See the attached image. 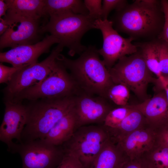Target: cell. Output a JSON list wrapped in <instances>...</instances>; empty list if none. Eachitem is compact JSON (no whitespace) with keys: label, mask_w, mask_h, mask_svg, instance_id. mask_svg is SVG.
<instances>
[{"label":"cell","mask_w":168,"mask_h":168,"mask_svg":"<svg viewBox=\"0 0 168 168\" xmlns=\"http://www.w3.org/2000/svg\"><path fill=\"white\" fill-rule=\"evenodd\" d=\"M130 91L124 85L114 84L108 91L107 98L113 104L119 106L127 105Z\"/></svg>","instance_id":"cb8c5ba5"},{"label":"cell","mask_w":168,"mask_h":168,"mask_svg":"<svg viewBox=\"0 0 168 168\" xmlns=\"http://www.w3.org/2000/svg\"><path fill=\"white\" fill-rule=\"evenodd\" d=\"M117 145L110 139L95 158L89 168H120L126 160Z\"/></svg>","instance_id":"ffe728a7"},{"label":"cell","mask_w":168,"mask_h":168,"mask_svg":"<svg viewBox=\"0 0 168 168\" xmlns=\"http://www.w3.org/2000/svg\"><path fill=\"white\" fill-rule=\"evenodd\" d=\"M49 21L41 29L44 34L49 33L58 39V44L63 48L68 49V54L73 56L81 55L87 47L81 43L84 35L91 29H96V20L88 15L65 13L49 17Z\"/></svg>","instance_id":"277c9868"},{"label":"cell","mask_w":168,"mask_h":168,"mask_svg":"<svg viewBox=\"0 0 168 168\" xmlns=\"http://www.w3.org/2000/svg\"><path fill=\"white\" fill-rule=\"evenodd\" d=\"M12 25L0 37V48L36 44L43 39L41 20H24Z\"/></svg>","instance_id":"4fadbf2b"},{"label":"cell","mask_w":168,"mask_h":168,"mask_svg":"<svg viewBox=\"0 0 168 168\" xmlns=\"http://www.w3.org/2000/svg\"><path fill=\"white\" fill-rule=\"evenodd\" d=\"M83 1L88 11V15L96 20L101 19L102 1L84 0Z\"/></svg>","instance_id":"83f0119b"},{"label":"cell","mask_w":168,"mask_h":168,"mask_svg":"<svg viewBox=\"0 0 168 168\" xmlns=\"http://www.w3.org/2000/svg\"><path fill=\"white\" fill-rule=\"evenodd\" d=\"M158 57L160 68L162 76L168 77V44L158 39Z\"/></svg>","instance_id":"484cf974"},{"label":"cell","mask_w":168,"mask_h":168,"mask_svg":"<svg viewBox=\"0 0 168 168\" xmlns=\"http://www.w3.org/2000/svg\"><path fill=\"white\" fill-rule=\"evenodd\" d=\"M96 29L100 30L103 39L102 47L98 50L108 69L112 68L121 58L136 53L137 46L132 42V37L124 38L114 28L111 21L107 19L96 20Z\"/></svg>","instance_id":"9c48e42d"},{"label":"cell","mask_w":168,"mask_h":168,"mask_svg":"<svg viewBox=\"0 0 168 168\" xmlns=\"http://www.w3.org/2000/svg\"><path fill=\"white\" fill-rule=\"evenodd\" d=\"M155 91L152 98L132 105L143 114L149 124L159 128L168 123V106L165 91Z\"/></svg>","instance_id":"e0dca14e"},{"label":"cell","mask_w":168,"mask_h":168,"mask_svg":"<svg viewBox=\"0 0 168 168\" xmlns=\"http://www.w3.org/2000/svg\"><path fill=\"white\" fill-rule=\"evenodd\" d=\"M164 78L166 82V86H168V77H164Z\"/></svg>","instance_id":"8d00e7d4"},{"label":"cell","mask_w":168,"mask_h":168,"mask_svg":"<svg viewBox=\"0 0 168 168\" xmlns=\"http://www.w3.org/2000/svg\"><path fill=\"white\" fill-rule=\"evenodd\" d=\"M162 89H163L165 91L167 105L168 106V86H166L163 87Z\"/></svg>","instance_id":"d590c367"},{"label":"cell","mask_w":168,"mask_h":168,"mask_svg":"<svg viewBox=\"0 0 168 168\" xmlns=\"http://www.w3.org/2000/svg\"><path fill=\"white\" fill-rule=\"evenodd\" d=\"M10 27L5 20L2 18H0V35L3 34Z\"/></svg>","instance_id":"e575fe53"},{"label":"cell","mask_w":168,"mask_h":168,"mask_svg":"<svg viewBox=\"0 0 168 168\" xmlns=\"http://www.w3.org/2000/svg\"><path fill=\"white\" fill-rule=\"evenodd\" d=\"M128 4L126 0H103L102 1L101 19H107L110 12L115 10L119 11L123 9Z\"/></svg>","instance_id":"4316f807"},{"label":"cell","mask_w":168,"mask_h":168,"mask_svg":"<svg viewBox=\"0 0 168 168\" xmlns=\"http://www.w3.org/2000/svg\"><path fill=\"white\" fill-rule=\"evenodd\" d=\"M147 156L142 158L148 168H168V148L156 144Z\"/></svg>","instance_id":"603a6c76"},{"label":"cell","mask_w":168,"mask_h":168,"mask_svg":"<svg viewBox=\"0 0 168 168\" xmlns=\"http://www.w3.org/2000/svg\"><path fill=\"white\" fill-rule=\"evenodd\" d=\"M156 133V143L157 145L168 148V123L159 127Z\"/></svg>","instance_id":"1f68e13d"},{"label":"cell","mask_w":168,"mask_h":168,"mask_svg":"<svg viewBox=\"0 0 168 168\" xmlns=\"http://www.w3.org/2000/svg\"><path fill=\"white\" fill-rule=\"evenodd\" d=\"M120 168H148L143 158L140 157L133 160L127 158L122 163Z\"/></svg>","instance_id":"d6a6232c"},{"label":"cell","mask_w":168,"mask_h":168,"mask_svg":"<svg viewBox=\"0 0 168 168\" xmlns=\"http://www.w3.org/2000/svg\"><path fill=\"white\" fill-rule=\"evenodd\" d=\"M76 96L30 101L26 106L27 119L23 134L30 141L44 139L54 126L74 107Z\"/></svg>","instance_id":"3957f363"},{"label":"cell","mask_w":168,"mask_h":168,"mask_svg":"<svg viewBox=\"0 0 168 168\" xmlns=\"http://www.w3.org/2000/svg\"><path fill=\"white\" fill-rule=\"evenodd\" d=\"M45 16L65 13L88 15V11L83 1L81 0H44Z\"/></svg>","instance_id":"44dd1931"},{"label":"cell","mask_w":168,"mask_h":168,"mask_svg":"<svg viewBox=\"0 0 168 168\" xmlns=\"http://www.w3.org/2000/svg\"><path fill=\"white\" fill-rule=\"evenodd\" d=\"M60 43L55 37L47 35L40 41L30 45H23L0 53V61L11 64L12 67L23 68L37 63L42 54L49 52L54 44Z\"/></svg>","instance_id":"7c38bea8"},{"label":"cell","mask_w":168,"mask_h":168,"mask_svg":"<svg viewBox=\"0 0 168 168\" xmlns=\"http://www.w3.org/2000/svg\"><path fill=\"white\" fill-rule=\"evenodd\" d=\"M161 4L165 16V23L162 31L158 38L168 44V1H161Z\"/></svg>","instance_id":"4dcf8cb0"},{"label":"cell","mask_w":168,"mask_h":168,"mask_svg":"<svg viewBox=\"0 0 168 168\" xmlns=\"http://www.w3.org/2000/svg\"><path fill=\"white\" fill-rule=\"evenodd\" d=\"M133 108L132 105L114 108L107 115L104 125L109 128H117Z\"/></svg>","instance_id":"d4e9b609"},{"label":"cell","mask_w":168,"mask_h":168,"mask_svg":"<svg viewBox=\"0 0 168 168\" xmlns=\"http://www.w3.org/2000/svg\"><path fill=\"white\" fill-rule=\"evenodd\" d=\"M117 145L128 159L133 160L142 157L156 145V133L143 128L136 130L117 140Z\"/></svg>","instance_id":"9a60e30c"},{"label":"cell","mask_w":168,"mask_h":168,"mask_svg":"<svg viewBox=\"0 0 168 168\" xmlns=\"http://www.w3.org/2000/svg\"><path fill=\"white\" fill-rule=\"evenodd\" d=\"M63 48L58 44L44 60L23 68L16 72L2 90L4 102H13L22 91L44 80L51 72L58 56Z\"/></svg>","instance_id":"ba28073f"},{"label":"cell","mask_w":168,"mask_h":168,"mask_svg":"<svg viewBox=\"0 0 168 168\" xmlns=\"http://www.w3.org/2000/svg\"><path fill=\"white\" fill-rule=\"evenodd\" d=\"M128 114L116 128H112V133L116 140L139 129L148 123L144 115L133 107Z\"/></svg>","instance_id":"7402d4cb"},{"label":"cell","mask_w":168,"mask_h":168,"mask_svg":"<svg viewBox=\"0 0 168 168\" xmlns=\"http://www.w3.org/2000/svg\"><path fill=\"white\" fill-rule=\"evenodd\" d=\"M56 168H84L78 159L73 155L65 152Z\"/></svg>","instance_id":"f1b7e54d"},{"label":"cell","mask_w":168,"mask_h":168,"mask_svg":"<svg viewBox=\"0 0 168 168\" xmlns=\"http://www.w3.org/2000/svg\"><path fill=\"white\" fill-rule=\"evenodd\" d=\"M57 146L40 139L23 145L20 150L23 168H52L63 156Z\"/></svg>","instance_id":"8fae6325"},{"label":"cell","mask_w":168,"mask_h":168,"mask_svg":"<svg viewBox=\"0 0 168 168\" xmlns=\"http://www.w3.org/2000/svg\"><path fill=\"white\" fill-rule=\"evenodd\" d=\"M108 70L114 84L125 85L142 102L150 98L148 86L151 83L155 84L157 78L153 77L138 50L122 58Z\"/></svg>","instance_id":"5b68a950"},{"label":"cell","mask_w":168,"mask_h":168,"mask_svg":"<svg viewBox=\"0 0 168 168\" xmlns=\"http://www.w3.org/2000/svg\"><path fill=\"white\" fill-rule=\"evenodd\" d=\"M21 69L13 67H8L0 63V83H5L7 84L10 81L14 74Z\"/></svg>","instance_id":"f546056e"},{"label":"cell","mask_w":168,"mask_h":168,"mask_svg":"<svg viewBox=\"0 0 168 168\" xmlns=\"http://www.w3.org/2000/svg\"><path fill=\"white\" fill-rule=\"evenodd\" d=\"M118 32L128 35L141 42L158 38L165 23L161 1L136 0L123 9L115 12L110 20Z\"/></svg>","instance_id":"6da1fadb"},{"label":"cell","mask_w":168,"mask_h":168,"mask_svg":"<svg viewBox=\"0 0 168 168\" xmlns=\"http://www.w3.org/2000/svg\"><path fill=\"white\" fill-rule=\"evenodd\" d=\"M113 104L104 97L81 92L76 96L74 106L78 128L93 124H104L105 118L114 108Z\"/></svg>","instance_id":"30bf717a"},{"label":"cell","mask_w":168,"mask_h":168,"mask_svg":"<svg viewBox=\"0 0 168 168\" xmlns=\"http://www.w3.org/2000/svg\"><path fill=\"white\" fill-rule=\"evenodd\" d=\"M76 129L74 107L54 126L41 140L50 144L58 146L69 140Z\"/></svg>","instance_id":"ac0fdd59"},{"label":"cell","mask_w":168,"mask_h":168,"mask_svg":"<svg viewBox=\"0 0 168 168\" xmlns=\"http://www.w3.org/2000/svg\"><path fill=\"white\" fill-rule=\"evenodd\" d=\"M8 9L3 17L10 26L24 20H41L44 0H5Z\"/></svg>","instance_id":"2e32d148"},{"label":"cell","mask_w":168,"mask_h":168,"mask_svg":"<svg viewBox=\"0 0 168 168\" xmlns=\"http://www.w3.org/2000/svg\"><path fill=\"white\" fill-rule=\"evenodd\" d=\"M104 125H87L76 129L65 143V152L77 157L84 168H89L93 161L110 139Z\"/></svg>","instance_id":"52a82bcc"},{"label":"cell","mask_w":168,"mask_h":168,"mask_svg":"<svg viewBox=\"0 0 168 168\" xmlns=\"http://www.w3.org/2000/svg\"><path fill=\"white\" fill-rule=\"evenodd\" d=\"M158 39L149 41L137 42L134 44L137 46L148 68L157 77L160 86L163 87L166 84L160 68Z\"/></svg>","instance_id":"d6986e66"},{"label":"cell","mask_w":168,"mask_h":168,"mask_svg":"<svg viewBox=\"0 0 168 168\" xmlns=\"http://www.w3.org/2000/svg\"><path fill=\"white\" fill-rule=\"evenodd\" d=\"M98 50L96 46L90 45L76 59H71L60 54L57 59L69 71L81 92L107 98L108 91L114 83Z\"/></svg>","instance_id":"7a4b0ae2"},{"label":"cell","mask_w":168,"mask_h":168,"mask_svg":"<svg viewBox=\"0 0 168 168\" xmlns=\"http://www.w3.org/2000/svg\"><path fill=\"white\" fill-rule=\"evenodd\" d=\"M81 92L67 70L57 58L49 74L39 83L22 91L13 102L61 98L77 95Z\"/></svg>","instance_id":"8992f818"},{"label":"cell","mask_w":168,"mask_h":168,"mask_svg":"<svg viewBox=\"0 0 168 168\" xmlns=\"http://www.w3.org/2000/svg\"><path fill=\"white\" fill-rule=\"evenodd\" d=\"M5 110L0 127V140L9 148L14 139L21 141V135L27 119L26 106L21 102H4Z\"/></svg>","instance_id":"5bb4252c"},{"label":"cell","mask_w":168,"mask_h":168,"mask_svg":"<svg viewBox=\"0 0 168 168\" xmlns=\"http://www.w3.org/2000/svg\"><path fill=\"white\" fill-rule=\"evenodd\" d=\"M8 9V5L4 0H0V18L6 16Z\"/></svg>","instance_id":"836d02e7"}]
</instances>
